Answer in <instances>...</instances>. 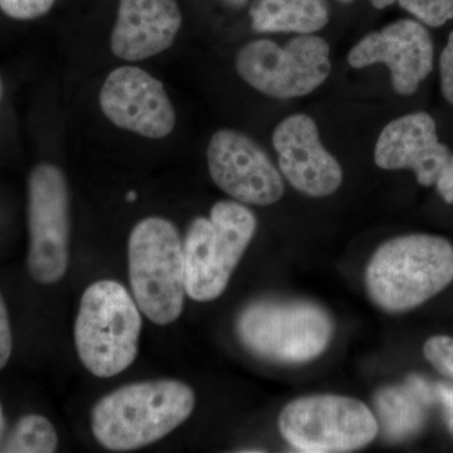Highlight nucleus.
Returning <instances> with one entry per match:
<instances>
[{"mask_svg":"<svg viewBox=\"0 0 453 453\" xmlns=\"http://www.w3.org/2000/svg\"><path fill=\"white\" fill-rule=\"evenodd\" d=\"M195 407V390L183 381L127 384L98 399L91 412L92 434L109 451H134L168 436Z\"/></svg>","mask_w":453,"mask_h":453,"instance_id":"f257e3e1","label":"nucleus"},{"mask_svg":"<svg viewBox=\"0 0 453 453\" xmlns=\"http://www.w3.org/2000/svg\"><path fill=\"white\" fill-rule=\"evenodd\" d=\"M452 281L453 246L432 234L401 235L381 244L365 273L369 297L390 314L418 308Z\"/></svg>","mask_w":453,"mask_h":453,"instance_id":"f03ea898","label":"nucleus"},{"mask_svg":"<svg viewBox=\"0 0 453 453\" xmlns=\"http://www.w3.org/2000/svg\"><path fill=\"white\" fill-rule=\"evenodd\" d=\"M142 326L138 303L124 285L113 280L91 283L74 323L77 356L95 377H115L135 362Z\"/></svg>","mask_w":453,"mask_h":453,"instance_id":"7ed1b4c3","label":"nucleus"},{"mask_svg":"<svg viewBox=\"0 0 453 453\" xmlns=\"http://www.w3.org/2000/svg\"><path fill=\"white\" fill-rule=\"evenodd\" d=\"M129 282L134 299L154 324L178 320L186 300L183 241L177 226L163 217H148L134 226L127 244Z\"/></svg>","mask_w":453,"mask_h":453,"instance_id":"20e7f679","label":"nucleus"},{"mask_svg":"<svg viewBox=\"0 0 453 453\" xmlns=\"http://www.w3.org/2000/svg\"><path fill=\"white\" fill-rule=\"evenodd\" d=\"M256 228L253 211L234 199L217 202L210 219H193L183 242L187 296L198 303L219 299Z\"/></svg>","mask_w":453,"mask_h":453,"instance_id":"39448f33","label":"nucleus"},{"mask_svg":"<svg viewBox=\"0 0 453 453\" xmlns=\"http://www.w3.org/2000/svg\"><path fill=\"white\" fill-rule=\"evenodd\" d=\"M247 350L276 363H306L326 350L334 323L326 310L305 300H257L235 323Z\"/></svg>","mask_w":453,"mask_h":453,"instance_id":"423d86ee","label":"nucleus"},{"mask_svg":"<svg viewBox=\"0 0 453 453\" xmlns=\"http://www.w3.org/2000/svg\"><path fill=\"white\" fill-rule=\"evenodd\" d=\"M279 427L292 447L309 453L357 451L368 446L380 431L368 405L335 395L295 399L280 414Z\"/></svg>","mask_w":453,"mask_h":453,"instance_id":"0eeeda50","label":"nucleus"},{"mask_svg":"<svg viewBox=\"0 0 453 453\" xmlns=\"http://www.w3.org/2000/svg\"><path fill=\"white\" fill-rule=\"evenodd\" d=\"M235 70L243 81L266 96H306L332 73L330 46L314 35H297L285 47L268 40L250 42L235 57Z\"/></svg>","mask_w":453,"mask_h":453,"instance_id":"6e6552de","label":"nucleus"},{"mask_svg":"<svg viewBox=\"0 0 453 453\" xmlns=\"http://www.w3.org/2000/svg\"><path fill=\"white\" fill-rule=\"evenodd\" d=\"M28 234L32 279L41 285L61 281L70 258V190L55 164H38L29 174Z\"/></svg>","mask_w":453,"mask_h":453,"instance_id":"1a4fd4ad","label":"nucleus"},{"mask_svg":"<svg viewBox=\"0 0 453 453\" xmlns=\"http://www.w3.org/2000/svg\"><path fill=\"white\" fill-rule=\"evenodd\" d=\"M208 169L220 190L243 204H275L285 193L281 173L251 138L231 129L213 134L208 144Z\"/></svg>","mask_w":453,"mask_h":453,"instance_id":"9d476101","label":"nucleus"},{"mask_svg":"<svg viewBox=\"0 0 453 453\" xmlns=\"http://www.w3.org/2000/svg\"><path fill=\"white\" fill-rule=\"evenodd\" d=\"M98 101L116 127L144 138H166L177 124L163 82L136 65H121L107 74Z\"/></svg>","mask_w":453,"mask_h":453,"instance_id":"9b49d317","label":"nucleus"},{"mask_svg":"<svg viewBox=\"0 0 453 453\" xmlns=\"http://www.w3.org/2000/svg\"><path fill=\"white\" fill-rule=\"evenodd\" d=\"M434 47L423 23L401 19L366 35L348 55L353 68L386 65L396 94L411 96L434 68Z\"/></svg>","mask_w":453,"mask_h":453,"instance_id":"f8f14e48","label":"nucleus"},{"mask_svg":"<svg viewBox=\"0 0 453 453\" xmlns=\"http://www.w3.org/2000/svg\"><path fill=\"white\" fill-rule=\"evenodd\" d=\"M273 144L283 177L303 195L323 198L342 186V166L325 149L318 125L310 116H288L273 131Z\"/></svg>","mask_w":453,"mask_h":453,"instance_id":"ddd939ff","label":"nucleus"},{"mask_svg":"<svg viewBox=\"0 0 453 453\" xmlns=\"http://www.w3.org/2000/svg\"><path fill=\"white\" fill-rule=\"evenodd\" d=\"M451 155L438 139L434 118L427 112H412L384 127L375 144L374 162L384 170H413L421 186L431 187Z\"/></svg>","mask_w":453,"mask_h":453,"instance_id":"4468645a","label":"nucleus"},{"mask_svg":"<svg viewBox=\"0 0 453 453\" xmlns=\"http://www.w3.org/2000/svg\"><path fill=\"white\" fill-rule=\"evenodd\" d=\"M181 20L177 0H119L110 47L127 62L160 55L174 43Z\"/></svg>","mask_w":453,"mask_h":453,"instance_id":"2eb2a0df","label":"nucleus"},{"mask_svg":"<svg viewBox=\"0 0 453 453\" xmlns=\"http://www.w3.org/2000/svg\"><path fill=\"white\" fill-rule=\"evenodd\" d=\"M432 398L434 390L419 377H411L404 387L381 390L375 402L387 437L396 441L416 434L425 425Z\"/></svg>","mask_w":453,"mask_h":453,"instance_id":"dca6fc26","label":"nucleus"},{"mask_svg":"<svg viewBox=\"0 0 453 453\" xmlns=\"http://www.w3.org/2000/svg\"><path fill=\"white\" fill-rule=\"evenodd\" d=\"M250 14L261 33L311 35L329 22L324 0H256Z\"/></svg>","mask_w":453,"mask_h":453,"instance_id":"f3484780","label":"nucleus"},{"mask_svg":"<svg viewBox=\"0 0 453 453\" xmlns=\"http://www.w3.org/2000/svg\"><path fill=\"white\" fill-rule=\"evenodd\" d=\"M58 447V434L53 423L41 414L20 417L8 432L2 452L52 453Z\"/></svg>","mask_w":453,"mask_h":453,"instance_id":"a211bd4d","label":"nucleus"},{"mask_svg":"<svg viewBox=\"0 0 453 453\" xmlns=\"http://www.w3.org/2000/svg\"><path fill=\"white\" fill-rule=\"evenodd\" d=\"M401 7L425 26L441 27L453 19V0H398Z\"/></svg>","mask_w":453,"mask_h":453,"instance_id":"6ab92c4d","label":"nucleus"},{"mask_svg":"<svg viewBox=\"0 0 453 453\" xmlns=\"http://www.w3.org/2000/svg\"><path fill=\"white\" fill-rule=\"evenodd\" d=\"M56 0H0V12L14 20H33L46 16Z\"/></svg>","mask_w":453,"mask_h":453,"instance_id":"aec40b11","label":"nucleus"},{"mask_svg":"<svg viewBox=\"0 0 453 453\" xmlns=\"http://www.w3.org/2000/svg\"><path fill=\"white\" fill-rule=\"evenodd\" d=\"M426 359L438 372L453 378V338L446 335L432 336L423 348Z\"/></svg>","mask_w":453,"mask_h":453,"instance_id":"412c9836","label":"nucleus"},{"mask_svg":"<svg viewBox=\"0 0 453 453\" xmlns=\"http://www.w3.org/2000/svg\"><path fill=\"white\" fill-rule=\"evenodd\" d=\"M441 91L453 106V31L440 57Z\"/></svg>","mask_w":453,"mask_h":453,"instance_id":"4be33fe9","label":"nucleus"},{"mask_svg":"<svg viewBox=\"0 0 453 453\" xmlns=\"http://www.w3.org/2000/svg\"><path fill=\"white\" fill-rule=\"evenodd\" d=\"M13 351V334L4 297L0 294V371L7 366Z\"/></svg>","mask_w":453,"mask_h":453,"instance_id":"5701e85b","label":"nucleus"},{"mask_svg":"<svg viewBox=\"0 0 453 453\" xmlns=\"http://www.w3.org/2000/svg\"><path fill=\"white\" fill-rule=\"evenodd\" d=\"M436 187L443 201L453 204V155L449 157L442 174L438 178Z\"/></svg>","mask_w":453,"mask_h":453,"instance_id":"b1692460","label":"nucleus"},{"mask_svg":"<svg viewBox=\"0 0 453 453\" xmlns=\"http://www.w3.org/2000/svg\"><path fill=\"white\" fill-rule=\"evenodd\" d=\"M434 395L442 402L447 410L453 414V388L446 384H438L434 388Z\"/></svg>","mask_w":453,"mask_h":453,"instance_id":"393cba45","label":"nucleus"},{"mask_svg":"<svg viewBox=\"0 0 453 453\" xmlns=\"http://www.w3.org/2000/svg\"><path fill=\"white\" fill-rule=\"evenodd\" d=\"M5 437H7V421H5L4 408L0 403V452L4 445Z\"/></svg>","mask_w":453,"mask_h":453,"instance_id":"a878e982","label":"nucleus"},{"mask_svg":"<svg viewBox=\"0 0 453 453\" xmlns=\"http://www.w3.org/2000/svg\"><path fill=\"white\" fill-rule=\"evenodd\" d=\"M398 2V0H371L372 5L378 9H384L392 5L393 3Z\"/></svg>","mask_w":453,"mask_h":453,"instance_id":"bb28decb","label":"nucleus"},{"mask_svg":"<svg viewBox=\"0 0 453 453\" xmlns=\"http://www.w3.org/2000/svg\"><path fill=\"white\" fill-rule=\"evenodd\" d=\"M226 2L232 5H243L247 0H226Z\"/></svg>","mask_w":453,"mask_h":453,"instance_id":"cd10ccee","label":"nucleus"},{"mask_svg":"<svg viewBox=\"0 0 453 453\" xmlns=\"http://www.w3.org/2000/svg\"><path fill=\"white\" fill-rule=\"evenodd\" d=\"M449 431H451V434L453 436V414H451V418H449Z\"/></svg>","mask_w":453,"mask_h":453,"instance_id":"c85d7f7f","label":"nucleus"},{"mask_svg":"<svg viewBox=\"0 0 453 453\" xmlns=\"http://www.w3.org/2000/svg\"><path fill=\"white\" fill-rule=\"evenodd\" d=\"M3 95V85H2V80H0V98H2Z\"/></svg>","mask_w":453,"mask_h":453,"instance_id":"c756f323","label":"nucleus"},{"mask_svg":"<svg viewBox=\"0 0 453 453\" xmlns=\"http://www.w3.org/2000/svg\"><path fill=\"white\" fill-rule=\"evenodd\" d=\"M340 2L348 3V2H351V0H340Z\"/></svg>","mask_w":453,"mask_h":453,"instance_id":"7c9ffc66","label":"nucleus"}]
</instances>
